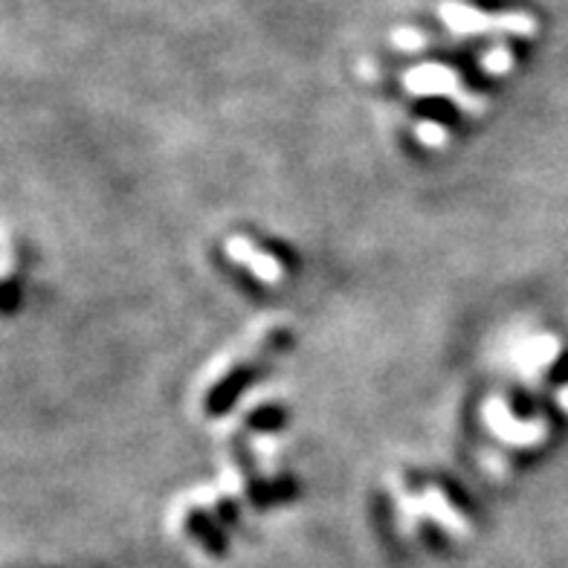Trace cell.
<instances>
[{
    "label": "cell",
    "mask_w": 568,
    "mask_h": 568,
    "mask_svg": "<svg viewBox=\"0 0 568 568\" xmlns=\"http://www.w3.org/2000/svg\"><path fill=\"white\" fill-rule=\"evenodd\" d=\"M282 334H284V328H282V322H278V320L255 322L253 328H250L247 334L239 339V343H232L226 352L217 354L215 363H212V366L203 372L201 383H197V397H201V400H206V397H210L212 392L221 386V383H226V377H230L235 368L244 366V363H247L253 354L262 352L270 339L282 337Z\"/></svg>",
    "instance_id": "obj_1"
},
{
    "label": "cell",
    "mask_w": 568,
    "mask_h": 568,
    "mask_svg": "<svg viewBox=\"0 0 568 568\" xmlns=\"http://www.w3.org/2000/svg\"><path fill=\"white\" fill-rule=\"evenodd\" d=\"M397 505H400V516L415 523L418 514H426L433 523H438L447 534L453 537H467L470 534V523H467V516L447 499L444 490L438 487H426L424 496H397Z\"/></svg>",
    "instance_id": "obj_2"
},
{
    "label": "cell",
    "mask_w": 568,
    "mask_h": 568,
    "mask_svg": "<svg viewBox=\"0 0 568 568\" xmlns=\"http://www.w3.org/2000/svg\"><path fill=\"white\" fill-rule=\"evenodd\" d=\"M226 255L235 258L241 267H247L258 282L264 284H282L284 282V264L276 255H270L267 250L255 247L253 241L244 235H230L226 239Z\"/></svg>",
    "instance_id": "obj_3"
},
{
    "label": "cell",
    "mask_w": 568,
    "mask_h": 568,
    "mask_svg": "<svg viewBox=\"0 0 568 568\" xmlns=\"http://www.w3.org/2000/svg\"><path fill=\"white\" fill-rule=\"evenodd\" d=\"M485 418L490 420V429L496 435H501L505 442L519 444V447H531L546 438V420H514V415H508V409L501 406V400H490L485 406Z\"/></svg>",
    "instance_id": "obj_4"
},
{
    "label": "cell",
    "mask_w": 568,
    "mask_h": 568,
    "mask_svg": "<svg viewBox=\"0 0 568 568\" xmlns=\"http://www.w3.org/2000/svg\"><path fill=\"white\" fill-rule=\"evenodd\" d=\"M418 140H424L426 145H442L444 140H447V134H444L442 125H433V122H424V125H418Z\"/></svg>",
    "instance_id": "obj_5"
}]
</instances>
